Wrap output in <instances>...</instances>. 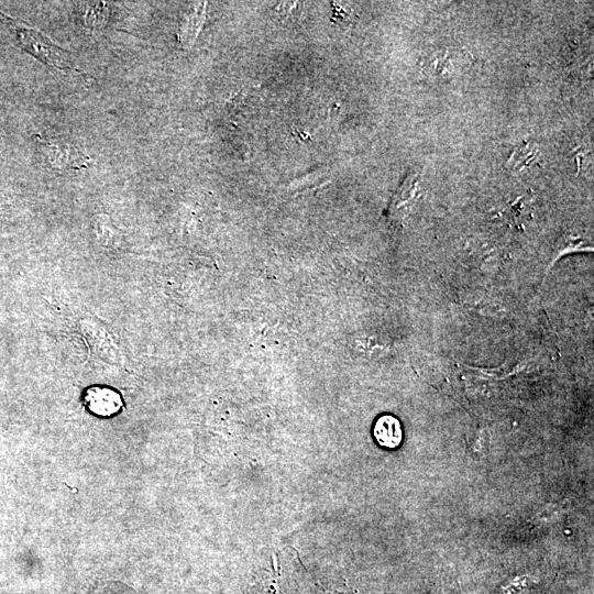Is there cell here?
I'll return each instance as SVG.
<instances>
[{
  "label": "cell",
  "instance_id": "6da1fadb",
  "mask_svg": "<svg viewBox=\"0 0 594 594\" xmlns=\"http://www.w3.org/2000/svg\"><path fill=\"white\" fill-rule=\"evenodd\" d=\"M0 20L8 28L15 42L30 55L43 64L61 70H78L73 55L56 45L44 33L28 25L24 21L11 18L0 11Z\"/></svg>",
  "mask_w": 594,
  "mask_h": 594
},
{
  "label": "cell",
  "instance_id": "7a4b0ae2",
  "mask_svg": "<svg viewBox=\"0 0 594 594\" xmlns=\"http://www.w3.org/2000/svg\"><path fill=\"white\" fill-rule=\"evenodd\" d=\"M51 166L58 170L87 168L90 158L74 145L37 138Z\"/></svg>",
  "mask_w": 594,
  "mask_h": 594
},
{
  "label": "cell",
  "instance_id": "3957f363",
  "mask_svg": "<svg viewBox=\"0 0 594 594\" xmlns=\"http://www.w3.org/2000/svg\"><path fill=\"white\" fill-rule=\"evenodd\" d=\"M418 184L419 176L416 173L408 174L404 179L389 206V215L394 220H403L409 211L417 197Z\"/></svg>",
  "mask_w": 594,
  "mask_h": 594
},
{
  "label": "cell",
  "instance_id": "277c9868",
  "mask_svg": "<svg viewBox=\"0 0 594 594\" xmlns=\"http://www.w3.org/2000/svg\"><path fill=\"white\" fill-rule=\"evenodd\" d=\"M373 435L381 447L395 449L403 440L402 425L396 417L383 415L375 421Z\"/></svg>",
  "mask_w": 594,
  "mask_h": 594
},
{
  "label": "cell",
  "instance_id": "5b68a950",
  "mask_svg": "<svg viewBox=\"0 0 594 594\" xmlns=\"http://www.w3.org/2000/svg\"><path fill=\"white\" fill-rule=\"evenodd\" d=\"M206 2H197L180 26L179 40L184 46H190L197 37L205 18Z\"/></svg>",
  "mask_w": 594,
  "mask_h": 594
},
{
  "label": "cell",
  "instance_id": "8992f818",
  "mask_svg": "<svg viewBox=\"0 0 594 594\" xmlns=\"http://www.w3.org/2000/svg\"><path fill=\"white\" fill-rule=\"evenodd\" d=\"M80 16L84 25L91 30L106 26L109 20V7L105 2H80Z\"/></svg>",
  "mask_w": 594,
  "mask_h": 594
},
{
  "label": "cell",
  "instance_id": "52a82bcc",
  "mask_svg": "<svg viewBox=\"0 0 594 594\" xmlns=\"http://www.w3.org/2000/svg\"><path fill=\"white\" fill-rule=\"evenodd\" d=\"M540 163V152L534 142H524L515 147L507 166L513 170H521Z\"/></svg>",
  "mask_w": 594,
  "mask_h": 594
},
{
  "label": "cell",
  "instance_id": "ba28073f",
  "mask_svg": "<svg viewBox=\"0 0 594 594\" xmlns=\"http://www.w3.org/2000/svg\"><path fill=\"white\" fill-rule=\"evenodd\" d=\"M87 399L91 409L101 415H110L120 407V397L106 388H94Z\"/></svg>",
  "mask_w": 594,
  "mask_h": 594
}]
</instances>
